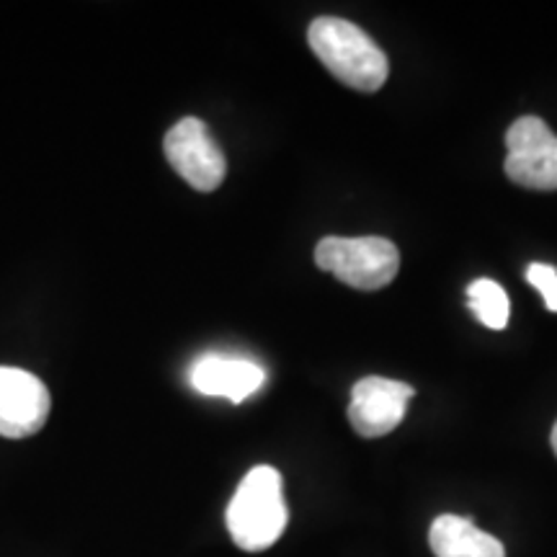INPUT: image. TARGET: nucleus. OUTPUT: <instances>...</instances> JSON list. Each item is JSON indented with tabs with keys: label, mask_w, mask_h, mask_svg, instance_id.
<instances>
[{
	"label": "nucleus",
	"mask_w": 557,
	"mask_h": 557,
	"mask_svg": "<svg viewBox=\"0 0 557 557\" xmlns=\"http://www.w3.org/2000/svg\"><path fill=\"white\" fill-rule=\"evenodd\" d=\"M416 389L406 382L387 377H364L351 389L348 421L354 431L364 438L385 436L400 426L408 410V400Z\"/></svg>",
	"instance_id": "nucleus-7"
},
{
	"label": "nucleus",
	"mask_w": 557,
	"mask_h": 557,
	"mask_svg": "<svg viewBox=\"0 0 557 557\" xmlns=\"http://www.w3.org/2000/svg\"><path fill=\"white\" fill-rule=\"evenodd\" d=\"M225 521L230 537L246 553H261L274 545L289 521L282 475L269 465L250 470L230 500Z\"/></svg>",
	"instance_id": "nucleus-1"
},
{
	"label": "nucleus",
	"mask_w": 557,
	"mask_h": 557,
	"mask_svg": "<svg viewBox=\"0 0 557 557\" xmlns=\"http://www.w3.org/2000/svg\"><path fill=\"white\" fill-rule=\"evenodd\" d=\"M429 545L436 557H506V549L496 537L455 513H442L431 524Z\"/></svg>",
	"instance_id": "nucleus-9"
},
{
	"label": "nucleus",
	"mask_w": 557,
	"mask_h": 557,
	"mask_svg": "<svg viewBox=\"0 0 557 557\" xmlns=\"http://www.w3.org/2000/svg\"><path fill=\"white\" fill-rule=\"evenodd\" d=\"M506 176L534 191H557V137L540 116H521L506 132Z\"/></svg>",
	"instance_id": "nucleus-4"
},
{
	"label": "nucleus",
	"mask_w": 557,
	"mask_h": 557,
	"mask_svg": "<svg viewBox=\"0 0 557 557\" xmlns=\"http://www.w3.org/2000/svg\"><path fill=\"white\" fill-rule=\"evenodd\" d=\"M191 387L209 398H227L243 403L267 382V369L253 359L235 357V354H205L194 361L189 372Z\"/></svg>",
	"instance_id": "nucleus-8"
},
{
	"label": "nucleus",
	"mask_w": 557,
	"mask_h": 557,
	"mask_svg": "<svg viewBox=\"0 0 557 557\" xmlns=\"http://www.w3.org/2000/svg\"><path fill=\"white\" fill-rule=\"evenodd\" d=\"M308 41L318 60L348 88L374 94L385 86L389 73L385 52L351 21L320 16L310 24Z\"/></svg>",
	"instance_id": "nucleus-2"
},
{
	"label": "nucleus",
	"mask_w": 557,
	"mask_h": 557,
	"mask_svg": "<svg viewBox=\"0 0 557 557\" xmlns=\"http://www.w3.org/2000/svg\"><path fill=\"white\" fill-rule=\"evenodd\" d=\"M527 282L542 292L549 312H557V271L547 263H532L527 269Z\"/></svg>",
	"instance_id": "nucleus-11"
},
{
	"label": "nucleus",
	"mask_w": 557,
	"mask_h": 557,
	"mask_svg": "<svg viewBox=\"0 0 557 557\" xmlns=\"http://www.w3.org/2000/svg\"><path fill=\"white\" fill-rule=\"evenodd\" d=\"M315 263L354 289H382L398 276L400 253L393 240L380 235L367 238H323L315 248Z\"/></svg>",
	"instance_id": "nucleus-3"
},
{
	"label": "nucleus",
	"mask_w": 557,
	"mask_h": 557,
	"mask_svg": "<svg viewBox=\"0 0 557 557\" xmlns=\"http://www.w3.org/2000/svg\"><path fill=\"white\" fill-rule=\"evenodd\" d=\"M50 389L32 372L0 367V436L26 438L39 434L50 416Z\"/></svg>",
	"instance_id": "nucleus-6"
},
{
	"label": "nucleus",
	"mask_w": 557,
	"mask_h": 557,
	"mask_svg": "<svg viewBox=\"0 0 557 557\" xmlns=\"http://www.w3.org/2000/svg\"><path fill=\"white\" fill-rule=\"evenodd\" d=\"M549 444H553V451H555V457H557V423L553 426V436H549Z\"/></svg>",
	"instance_id": "nucleus-12"
},
{
	"label": "nucleus",
	"mask_w": 557,
	"mask_h": 557,
	"mask_svg": "<svg viewBox=\"0 0 557 557\" xmlns=\"http://www.w3.org/2000/svg\"><path fill=\"white\" fill-rule=\"evenodd\" d=\"M165 158L186 184L197 191H214L225 181L227 160L209 127L197 116H186L165 135Z\"/></svg>",
	"instance_id": "nucleus-5"
},
{
	"label": "nucleus",
	"mask_w": 557,
	"mask_h": 557,
	"mask_svg": "<svg viewBox=\"0 0 557 557\" xmlns=\"http://www.w3.org/2000/svg\"><path fill=\"white\" fill-rule=\"evenodd\" d=\"M468 305L475 312L478 320L487 329L504 331L508 325V315H511V305H508V295L500 284L493 278H475L468 287Z\"/></svg>",
	"instance_id": "nucleus-10"
}]
</instances>
